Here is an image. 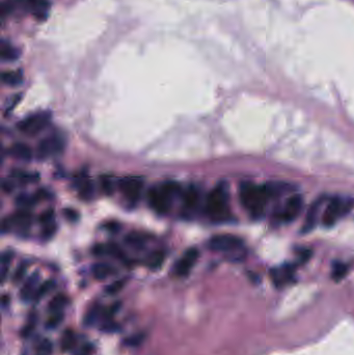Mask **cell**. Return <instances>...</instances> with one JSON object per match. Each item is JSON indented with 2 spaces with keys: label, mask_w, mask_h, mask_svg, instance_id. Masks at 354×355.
<instances>
[{
  "label": "cell",
  "mask_w": 354,
  "mask_h": 355,
  "mask_svg": "<svg viewBox=\"0 0 354 355\" xmlns=\"http://www.w3.org/2000/svg\"><path fill=\"white\" fill-rule=\"evenodd\" d=\"M120 194L131 204H135L140 198L144 189V181L139 177H124L118 181Z\"/></svg>",
  "instance_id": "cell-7"
},
{
  "label": "cell",
  "mask_w": 354,
  "mask_h": 355,
  "mask_svg": "<svg viewBox=\"0 0 354 355\" xmlns=\"http://www.w3.org/2000/svg\"><path fill=\"white\" fill-rule=\"evenodd\" d=\"M65 145L66 141L63 136L51 134L39 141L37 148V153L39 158L53 157L62 153L65 150Z\"/></svg>",
  "instance_id": "cell-8"
},
{
  "label": "cell",
  "mask_w": 354,
  "mask_h": 355,
  "mask_svg": "<svg viewBox=\"0 0 354 355\" xmlns=\"http://www.w3.org/2000/svg\"><path fill=\"white\" fill-rule=\"evenodd\" d=\"M2 82L9 86H17L23 81V74L21 71H6L1 75Z\"/></svg>",
  "instance_id": "cell-22"
},
{
  "label": "cell",
  "mask_w": 354,
  "mask_h": 355,
  "mask_svg": "<svg viewBox=\"0 0 354 355\" xmlns=\"http://www.w3.org/2000/svg\"><path fill=\"white\" fill-rule=\"evenodd\" d=\"M53 315L50 316V318L46 321V327L49 329H54L56 328L62 321L64 320V315L62 312L58 313H52Z\"/></svg>",
  "instance_id": "cell-32"
},
{
  "label": "cell",
  "mask_w": 354,
  "mask_h": 355,
  "mask_svg": "<svg viewBox=\"0 0 354 355\" xmlns=\"http://www.w3.org/2000/svg\"><path fill=\"white\" fill-rule=\"evenodd\" d=\"M13 260V253L5 251L2 253L1 256V265H0V273H1V280L2 282L5 280L7 273L9 270V266H11V263Z\"/></svg>",
  "instance_id": "cell-28"
},
{
  "label": "cell",
  "mask_w": 354,
  "mask_h": 355,
  "mask_svg": "<svg viewBox=\"0 0 354 355\" xmlns=\"http://www.w3.org/2000/svg\"><path fill=\"white\" fill-rule=\"evenodd\" d=\"M180 195H183L181 186L174 181H167L149 190L148 201L152 210L164 215L169 211L171 201Z\"/></svg>",
  "instance_id": "cell-3"
},
{
  "label": "cell",
  "mask_w": 354,
  "mask_h": 355,
  "mask_svg": "<svg viewBox=\"0 0 354 355\" xmlns=\"http://www.w3.org/2000/svg\"><path fill=\"white\" fill-rule=\"evenodd\" d=\"M271 277L273 282L277 287H281L288 283L293 277V268L290 266H285L278 269H273L271 271Z\"/></svg>",
  "instance_id": "cell-18"
},
{
  "label": "cell",
  "mask_w": 354,
  "mask_h": 355,
  "mask_svg": "<svg viewBox=\"0 0 354 355\" xmlns=\"http://www.w3.org/2000/svg\"><path fill=\"white\" fill-rule=\"evenodd\" d=\"M53 351V345L48 339H44L38 344L36 348V355H51Z\"/></svg>",
  "instance_id": "cell-29"
},
{
  "label": "cell",
  "mask_w": 354,
  "mask_h": 355,
  "mask_svg": "<svg viewBox=\"0 0 354 355\" xmlns=\"http://www.w3.org/2000/svg\"><path fill=\"white\" fill-rule=\"evenodd\" d=\"M26 270H27V265H25V264H21V265L19 266V268L16 270L15 275H14V281L15 282H19L21 281L25 276L26 273Z\"/></svg>",
  "instance_id": "cell-38"
},
{
  "label": "cell",
  "mask_w": 354,
  "mask_h": 355,
  "mask_svg": "<svg viewBox=\"0 0 354 355\" xmlns=\"http://www.w3.org/2000/svg\"><path fill=\"white\" fill-rule=\"evenodd\" d=\"M264 186L270 199L277 198L284 196L285 194H289V192L294 190L293 185L284 183V182H268Z\"/></svg>",
  "instance_id": "cell-14"
},
{
  "label": "cell",
  "mask_w": 354,
  "mask_h": 355,
  "mask_svg": "<svg viewBox=\"0 0 354 355\" xmlns=\"http://www.w3.org/2000/svg\"><path fill=\"white\" fill-rule=\"evenodd\" d=\"M20 100H21V95H20V94H18V95H16V96H14L13 98L9 99V103L7 102L5 111H7V113H8V110H12V109L18 104V102H19Z\"/></svg>",
  "instance_id": "cell-40"
},
{
  "label": "cell",
  "mask_w": 354,
  "mask_h": 355,
  "mask_svg": "<svg viewBox=\"0 0 354 355\" xmlns=\"http://www.w3.org/2000/svg\"><path fill=\"white\" fill-rule=\"evenodd\" d=\"M239 198L241 205L254 218L263 216L270 199L264 185H257L249 181L242 182L240 184Z\"/></svg>",
  "instance_id": "cell-1"
},
{
  "label": "cell",
  "mask_w": 354,
  "mask_h": 355,
  "mask_svg": "<svg viewBox=\"0 0 354 355\" xmlns=\"http://www.w3.org/2000/svg\"><path fill=\"white\" fill-rule=\"evenodd\" d=\"M348 267L342 262H335L331 269V278L335 281H341L347 276Z\"/></svg>",
  "instance_id": "cell-26"
},
{
  "label": "cell",
  "mask_w": 354,
  "mask_h": 355,
  "mask_svg": "<svg viewBox=\"0 0 354 355\" xmlns=\"http://www.w3.org/2000/svg\"><path fill=\"white\" fill-rule=\"evenodd\" d=\"M354 207V200L351 198L332 197L323 213L322 224L326 228H331L343 216H346Z\"/></svg>",
  "instance_id": "cell-4"
},
{
  "label": "cell",
  "mask_w": 354,
  "mask_h": 355,
  "mask_svg": "<svg viewBox=\"0 0 354 355\" xmlns=\"http://www.w3.org/2000/svg\"><path fill=\"white\" fill-rule=\"evenodd\" d=\"M93 276L97 280H104L115 273V268L106 263H97L92 268Z\"/></svg>",
  "instance_id": "cell-20"
},
{
  "label": "cell",
  "mask_w": 354,
  "mask_h": 355,
  "mask_svg": "<svg viewBox=\"0 0 354 355\" xmlns=\"http://www.w3.org/2000/svg\"><path fill=\"white\" fill-rule=\"evenodd\" d=\"M205 212L213 221L224 222L230 220V196L226 183H219L209 192L205 201Z\"/></svg>",
  "instance_id": "cell-2"
},
{
  "label": "cell",
  "mask_w": 354,
  "mask_h": 355,
  "mask_svg": "<svg viewBox=\"0 0 354 355\" xmlns=\"http://www.w3.org/2000/svg\"><path fill=\"white\" fill-rule=\"evenodd\" d=\"M198 257H199V251L196 247H191L187 249L184 252V255L182 256L176 263L174 268L175 275L178 277L187 276L190 273L191 269L196 265V263L198 260Z\"/></svg>",
  "instance_id": "cell-9"
},
{
  "label": "cell",
  "mask_w": 354,
  "mask_h": 355,
  "mask_svg": "<svg viewBox=\"0 0 354 355\" xmlns=\"http://www.w3.org/2000/svg\"><path fill=\"white\" fill-rule=\"evenodd\" d=\"M12 178L16 180L17 182L21 184H28L33 183L39 180V176L36 174H32V172H26L22 170H16L12 174Z\"/></svg>",
  "instance_id": "cell-27"
},
{
  "label": "cell",
  "mask_w": 354,
  "mask_h": 355,
  "mask_svg": "<svg viewBox=\"0 0 354 355\" xmlns=\"http://www.w3.org/2000/svg\"><path fill=\"white\" fill-rule=\"evenodd\" d=\"M125 279H118L111 282L109 286L106 287V293H108L109 295H116V294L122 291V289L125 287Z\"/></svg>",
  "instance_id": "cell-33"
},
{
  "label": "cell",
  "mask_w": 354,
  "mask_h": 355,
  "mask_svg": "<svg viewBox=\"0 0 354 355\" xmlns=\"http://www.w3.org/2000/svg\"><path fill=\"white\" fill-rule=\"evenodd\" d=\"M50 115L47 113H38L30 115L20 120L17 124V128L20 132L26 135H36L42 132L49 124Z\"/></svg>",
  "instance_id": "cell-6"
},
{
  "label": "cell",
  "mask_w": 354,
  "mask_h": 355,
  "mask_svg": "<svg viewBox=\"0 0 354 355\" xmlns=\"http://www.w3.org/2000/svg\"><path fill=\"white\" fill-rule=\"evenodd\" d=\"M144 337L141 334H136V336H132L128 339H126V345L130 347H136L139 346L140 343L143 342Z\"/></svg>",
  "instance_id": "cell-39"
},
{
  "label": "cell",
  "mask_w": 354,
  "mask_h": 355,
  "mask_svg": "<svg viewBox=\"0 0 354 355\" xmlns=\"http://www.w3.org/2000/svg\"><path fill=\"white\" fill-rule=\"evenodd\" d=\"M9 154L15 159L21 160L24 162H29L33 159V150L29 146L23 143L14 144L9 148Z\"/></svg>",
  "instance_id": "cell-17"
},
{
  "label": "cell",
  "mask_w": 354,
  "mask_h": 355,
  "mask_svg": "<svg viewBox=\"0 0 354 355\" xmlns=\"http://www.w3.org/2000/svg\"><path fill=\"white\" fill-rule=\"evenodd\" d=\"M200 201V192L197 187L189 186L183 191V204L185 210L194 212L197 209Z\"/></svg>",
  "instance_id": "cell-12"
},
{
  "label": "cell",
  "mask_w": 354,
  "mask_h": 355,
  "mask_svg": "<svg viewBox=\"0 0 354 355\" xmlns=\"http://www.w3.org/2000/svg\"><path fill=\"white\" fill-rule=\"evenodd\" d=\"M243 245V240L235 235L230 234L213 236L209 239L207 244L210 250L215 252L228 253V255H231L232 257H237L238 255H240V251Z\"/></svg>",
  "instance_id": "cell-5"
},
{
  "label": "cell",
  "mask_w": 354,
  "mask_h": 355,
  "mask_svg": "<svg viewBox=\"0 0 354 355\" xmlns=\"http://www.w3.org/2000/svg\"><path fill=\"white\" fill-rule=\"evenodd\" d=\"M325 199H326L325 197H321L317 198L310 206L308 213H307V216H306L305 224H303L302 230H301L303 234H308V233L312 232L317 226L318 218H319V211L321 210V207L323 205V202L325 201Z\"/></svg>",
  "instance_id": "cell-11"
},
{
  "label": "cell",
  "mask_w": 354,
  "mask_h": 355,
  "mask_svg": "<svg viewBox=\"0 0 354 355\" xmlns=\"http://www.w3.org/2000/svg\"><path fill=\"white\" fill-rule=\"evenodd\" d=\"M303 208V198L300 195L291 196L285 204V207L281 209L279 213V218L284 222L294 221L302 211Z\"/></svg>",
  "instance_id": "cell-10"
},
{
  "label": "cell",
  "mask_w": 354,
  "mask_h": 355,
  "mask_svg": "<svg viewBox=\"0 0 354 355\" xmlns=\"http://www.w3.org/2000/svg\"><path fill=\"white\" fill-rule=\"evenodd\" d=\"M99 316V309L98 308H94L92 311H90L86 317H85V323L86 325H93V324L96 323L97 319Z\"/></svg>",
  "instance_id": "cell-37"
},
{
  "label": "cell",
  "mask_w": 354,
  "mask_h": 355,
  "mask_svg": "<svg viewBox=\"0 0 354 355\" xmlns=\"http://www.w3.org/2000/svg\"><path fill=\"white\" fill-rule=\"evenodd\" d=\"M68 297L64 294H57L48 304V309L51 313H58L62 312V310L67 306Z\"/></svg>",
  "instance_id": "cell-25"
},
{
  "label": "cell",
  "mask_w": 354,
  "mask_h": 355,
  "mask_svg": "<svg viewBox=\"0 0 354 355\" xmlns=\"http://www.w3.org/2000/svg\"><path fill=\"white\" fill-rule=\"evenodd\" d=\"M76 187L78 189L80 197L85 199V200H89V199L93 198V197H94V185L92 183V181L89 180V178L86 175L81 174V175L77 177V179H76Z\"/></svg>",
  "instance_id": "cell-13"
},
{
  "label": "cell",
  "mask_w": 354,
  "mask_h": 355,
  "mask_svg": "<svg viewBox=\"0 0 354 355\" xmlns=\"http://www.w3.org/2000/svg\"><path fill=\"white\" fill-rule=\"evenodd\" d=\"M37 199H38L37 196L34 197V196H28V195L23 194V195L18 197V198L16 199V204H18L20 207H22V209L27 210V208L34 206L35 201Z\"/></svg>",
  "instance_id": "cell-30"
},
{
  "label": "cell",
  "mask_w": 354,
  "mask_h": 355,
  "mask_svg": "<svg viewBox=\"0 0 354 355\" xmlns=\"http://www.w3.org/2000/svg\"><path fill=\"white\" fill-rule=\"evenodd\" d=\"M93 352H94V347L92 345H85V346L78 350L74 355H90Z\"/></svg>",
  "instance_id": "cell-41"
},
{
  "label": "cell",
  "mask_w": 354,
  "mask_h": 355,
  "mask_svg": "<svg viewBox=\"0 0 354 355\" xmlns=\"http://www.w3.org/2000/svg\"><path fill=\"white\" fill-rule=\"evenodd\" d=\"M39 275L35 273L30 276L24 283L21 291H20V296L23 301H29L35 298L36 293L38 291V283H39Z\"/></svg>",
  "instance_id": "cell-16"
},
{
  "label": "cell",
  "mask_w": 354,
  "mask_h": 355,
  "mask_svg": "<svg viewBox=\"0 0 354 355\" xmlns=\"http://www.w3.org/2000/svg\"><path fill=\"white\" fill-rule=\"evenodd\" d=\"M9 220H11L12 227H17V229L19 230L26 231L29 229L30 226H32L33 215L28 210L22 209L15 213L14 216L12 218H9Z\"/></svg>",
  "instance_id": "cell-15"
},
{
  "label": "cell",
  "mask_w": 354,
  "mask_h": 355,
  "mask_svg": "<svg viewBox=\"0 0 354 355\" xmlns=\"http://www.w3.org/2000/svg\"><path fill=\"white\" fill-rule=\"evenodd\" d=\"M165 260V253L162 250H157L149 256L147 260V265L152 270H157L159 269Z\"/></svg>",
  "instance_id": "cell-24"
},
{
  "label": "cell",
  "mask_w": 354,
  "mask_h": 355,
  "mask_svg": "<svg viewBox=\"0 0 354 355\" xmlns=\"http://www.w3.org/2000/svg\"><path fill=\"white\" fill-rule=\"evenodd\" d=\"M20 55H21V51L18 48L5 42L4 39L1 40V44H0V57H1L2 60L14 62V60H17L20 57Z\"/></svg>",
  "instance_id": "cell-19"
},
{
  "label": "cell",
  "mask_w": 354,
  "mask_h": 355,
  "mask_svg": "<svg viewBox=\"0 0 354 355\" xmlns=\"http://www.w3.org/2000/svg\"><path fill=\"white\" fill-rule=\"evenodd\" d=\"M76 345V337L75 333L72 329H66L62 340H60V348L63 352H69L73 350L74 346Z\"/></svg>",
  "instance_id": "cell-23"
},
{
  "label": "cell",
  "mask_w": 354,
  "mask_h": 355,
  "mask_svg": "<svg viewBox=\"0 0 354 355\" xmlns=\"http://www.w3.org/2000/svg\"><path fill=\"white\" fill-rule=\"evenodd\" d=\"M147 237L140 232H131L126 236L125 242L128 246L135 249H141L146 246Z\"/></svg>",
  "instance_id": "cell-21"
},
{
  "label": "cell",
  "mask_w": 354,
  "mask_h": 355,
  "mask_svg": "<svg viewBox=\"0 0 354 355\" xmlns=\"http://www.w3.org/2000/svg\"><path fill=\"white\" fill-rule=\"evenodd\" d=\"M101 186H102L103 191L107 195H111L114 191V183L111 181L110 177H102L101 180Z\"/></svg>",
  "instance_id": "cell-36"
},
{
  "label": "cell",
  "mask_w": 354,
  "mask_h": 355,
  "mask_svg": "<svg viewBox=\"0 0 354 355\" xmlns=\"http://www.w3.org/2000/svg\"><path fill=\"white\" fill-rule=\"evenodd\" d=\"M54 219H55V216H54V212L52 210H48V211L44 212L41 216H39V222L43 225V227L55 224Z\"/></svg>",
  "instance_id": "cell-35"
},
{
  "label": "cell",
  "mask_w": 354,
  "mask_h": 355,
  "mask_svg": "<svg viewBox=\"0 0 354 355\" xmlns=\"http://www.w3.org/2000/svg\"><path fill=\"white\" fill-rule=\"evenodd\" d=\"M2 188H3V190H4L5 192H11V191L13 190L14 186H13L12 182H8V180H7V181H4V182H3Z\"/></svg>",
  "instance_id": "cell-42"
},
{
  "label": "cell",
  "mask_w": 354,
  "mask_h": 355,
  "mask_svg": "<svg viewBox=\"0 0 354 355\" xmlns=\"http://www.w3.org/2000/svg\"><path fill=\"white\" fill-rule=\"evenodd\" d=\"M55 287V283L53 280H47L45 281L42 286H39L38 288V291L36 293V296H35V299L36 300H39L42 297H44L45 295H47V294L51 291L53 288Z\"/></svg>",
  "instance_id": "cell-31"
},
{
  "label": "cell",
  "mask_w": 354,
  "mask_h": 355,
  "mask_svg": "<svg viewBox=\"0 0 354 355\" xmlns=\"http://www.w3.org/2000/svg\"><path fill=\"white\" fill-rule=\"evenodd\" d=\"M16 2L14 0H4V1L1 3V9H0V13H1V17L4 18L7 15L11 14L15 7H16Z\"/></svg>",
  "instance_id": "cell-34"
}]
</instances>
